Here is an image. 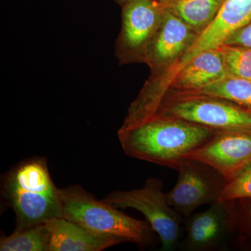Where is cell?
<instances>
[{"mask_svg": "<svg viewBox=\"0 0 251 251\" xmlns=\"http://www.w3.org/2000/svg\"><path fill=\"white\" fill-rule=\"evenodd\" d=\"M218 130L179 119L155 115L130 128L118 130L127 156L177 171L188 156Z\"/></svg>", "mask_w": 251, "mask_h": 251, "instance_id": "1", "label": "cell"}, {"mask_svg": "<svg viewBox=\"0 0 251 251\" xmlns=\"http://www.w3.org/2000/svg\"><path fill=\"white\" fill-rule=\"evenodd\" d=\"M1 194L16 215V229L62 218L61 189L54 184L45 158L15 167L3 181Z\"/></svg>", "mask_w": 251, "mask_h": 251, "instance_id": "2", "label": "cell"}, {"mask_svg": "<svg viewBox=\"0 0 251 251\" xmlns=\"http://www.w3.org/2000/svg\"><path fill=\"white\" fill-rule=\"evenodd\" d=\"M62 218L97 233L120 238L141 247L151 245L156 232L147 221L127 216L118 208L97 201L82 186L62 188Z\"/></svg>", "mask_w": 251, "mask_h": 251, "instance_id": "3", "label": "cell"}, {"mask_svg": "<svg viewBox=\"0 0 251 251\" xmlns=\"http://www.w3.org/2000/svg\"><path fill=\"white\" fill-rule=\"evenodd\" d=\"M101 201L118 209L130 208L142 213L159 237L161 251H174L179 247L184 220L168 204L161 180L150 178L143 187L114 191Z\"/></svg>", "mask_w": 251, "mask_h": 251, "instance_id": "4", "label": "cell"}, {"mask_svg": "<svg viewBox=\"0 0 251 251\" xmlns=\"http://www.w3.org/2000/svg\"><path fill=\"white\" fill-rule=\"evenodd\" d=\"M155 115L179 119L216 130L251 129V110L208 96L166 95Z\"/></svg>", "mask_w": 251, "mask_h": 251, "instance_id": "5", "label": "cell"}, {"mask_svg": "<svg viewBox=\"0 0 251 251\" xmlns=\"http://www.w3.org/2000/svg\"><path fill=\"white\" fill-rule=\"evenodd\" d=\"M122 27L115 44L120 64L143 62L159 27L164 7L154 0H127L121 6Z\"/></svg>", "mask_w": 251, "mask_h": 251, "instance_id": "6", "label": "cell"}, {"mask_svg": "<svg viewBox=\"0 0 251 251\" xmlns=\"http://www.w3.org/2000/svg\"><path fill=\"white\" fill-rule=\"evenodd\" d=\"M184 236L179 247L185 251H223L238 233L235 201H218L206 211L184 221Z\"/></svg>", "mask_w": 251, "mask_h": 251, "instance_id": "7", "label": "cell"}, {"mask_svg": "<svg viewBox=\"0 0 251 251\" xmlns=\"http://www.w3.org/2000/svg\"><path fill=\"white\" fill-rule=\"evenodd\" d=\"M177 172L176 184L166 196L169 205L184 220L199 206L217 202L227 183L212 167L197 160H185Z\"/></svg>", "mask_w": 251, "mask_h": 251, "instance_id": "8", "label": "cell"}, {"mask_svg": "<svg viewBox=\"0 0 251 251\" xmlns=\"http://www.w3.org/2000/svg\"><path fill=\"white\" fill-rule=\"evenodd\" d=\"M188 158L212 167L228 183L251 166V129L218 130Z\"/></svg>", "mask_w": 251, "mask_h": 251, "instance_id": "9", "label": "cell"}, {"mask_svg": "<svg viewBox=\"0 0 251 251\" xmlns=\"http://www.w3.org/2000/svg\"><path fill=\"white\" fill-rule=\"evenodd\" d=\"M199 36L187 23L164 8L161 24L145 53L144 63L152 72L148 83L158 80L175 62H179Z\"/></svg>", "mask_w": 251, "mask_h": 251, "instance_id": "10", "label": "cell"}, {"mask_svg": "<svg viewBox=\"0 0 251 251\" xmlns=\"http://www.w3.org/2000/svg\"><path fill=\"white\" fill-rule=\"evenodd\" d=\"M251 21V0H225L212 23L177 62L176 71L202 51L220 47L234 31Z\"/></svg>", "mask_w": 251, "mask_h": 251, "instance_id": "11", "label": "cell"}, {"mask_svg": "<svg viewBox=\"0 0 251 251\" xmlns=\"http://www.w3.org/2000/svg\"><path fill=\"white\" fill-rule=\"evenodd\" d=\"M45 224L50 232L48 251H100L126 242L120 238L97 233L63 218Z\"/></svg>", "mask_w": 251, "mask_h": 251, "instance_id": "12", "label": "cell"}, {"mask_svg": "<svg viewBox=\"0 0 251 251\" xmlns=\"http://www.w3.org/2000/svg\"><path fill=\"white\" fill-rule=\"evenodd\" d=\"M228 75L221 47L202 51L176 71L172 87L176 93L200 90Z\"/></svg>", "mask_w": 251, "mask_h": 251, "instance_id": "13", "label": "cell"}, {"mask_svg": "<svg viewBox=\"0 0 251 251\" xmlns=\"http://www.w3.org/2000/svg\"><path fill=\"white\" fill-rule=\"evenodd\" d=\"M225 0H170L165 9L181 18L200 35L212 23Z\"/></svg>", "mask_w": 251, "mask_h": 251, "instance_id": "14", "label": "cell"}, {"mask_svg": "<svg viewBox=\"0 0 251 251\" xmlns=\"http://www.w3.org/2000/svg\"><path fill=\"white\" fill-rule=\"evenodd\" d=\"M186 94L208 96L228 100L251 110V81L232 75Z\"/></svg>", "mask_w": 251, "mask_h": 251, "instance_id": "15", "label": "cell"}, {"mask_svg": "<svg viewBox=\"0 0 251 251\" xmlns=\"http://www.w3.org/2000/svg\"><path fill=\"white\" fill-rule=\"evenodd\" d=\"M50 232L46 224L15 229L9 236L0 239L1 251H48Z\"/></svg>", "mask_w": 251, "mask_h": 251, "instance_id": "16", "label": "cell"}, {"mask_svg": "<svg viewBox=\"0 0 251 251\" xmlns=\"http://www.w3.org/2000/svg\"><path fill=\"white\" fill-rule=\"evenodd\" d=\"M220 47L228 75L251 81V49L226 44Z\"/></svg>", "mask_w": 251, "mask_h": 251, "instance_id": "17", "label": "cell"}, {"mask_svg": "<svg viewBox=\"0 0 251 251\" xmlns=\"http://www.w3.org/2000/svg\"><path fill=\"white\" fill-rule=\"evenodd\" d=\"M251 198V166L235 179L227 183L219 201H237Z\"/></svg>", "mask_w": 251, "mask_h": 251, "instance_id": "18", "label": "cell"}, {"mask_svg": "<svg viewBox=\"0 0 251 251\" xmlns=\"http://www.w3.org/2000/svg\"><path fill=\"white\" fill-rule=\"evenodd\" d=\"M238 237L247 234L251 236V198L237 200Z\"/></svg>", "mask_w": 251, "mask_h": 251, "instance_id": "19", "label": "cell"}, {"mask_svg": "<svg viewBox=\"0 0 251 251\" xmlns=\"http://www.w3.org/2000/svg\"><path fill=\"white\" fill-rule=\"evenodd\" d=\"M226 45L242 46L251 49V21L244 27L234 31L226 39Z\"/></svg>", "mask_w": 251, "mask_h": 251, "instance_id": "20", "label": "cell"}, {"mask_svg": "<svg viewBox=\"0 0 251 251\" xmlns=\"http://www.w3.org/2000/svg\"><path fill=\"white\" fill-rule=\"evenodd\" d=\"M114 1H115V2L117 3V4H118L119 5H120V6H122V4H125L126 1H127V0H114Z\"/></svg>", "mask_w": 251, "mask_h": 251, "instance_id": "21", "label": "cell"}, {"mask_svg": "<svg viewBox=\"0 0 251 251\" xmlns=\"http://www.w3.org/2000/svg\"><path fill=\"white\" fill-rule=\"evenodd\" d=\"M154 1H156L158 3H161L162 4H166V3L168 2L170 0H154Z\"/></svg>", "mask_w": 251, "mask_h": 251, "instance_id": "22", "label": "cell"}]
</instances>
